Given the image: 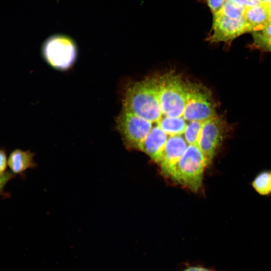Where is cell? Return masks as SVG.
<instances>
[{"label":"cell","mask_w":271,"mask_h":271,"mask_svg":"<svg viewBox=\"0 0 271 271\" xmlns=\"http://www.w3.org/2000/svg\"><path fill=\"white\" fill-rule=\"evenodd\" d=\"M211 91L175 72L127 85L115 127L127 149L159 163L168 142L180 140L214 157L231 127L217 113Z\"/></svg>","instance_id":"obj_1"},{"label":"cell","mask_w":271,"mask_h":271,"mask_svg":"<svg viewBox=\"0 0 271 271\" xmlns=\"http://www.w3.org/2000/svg\"><path fill=\"white\" fill-rule=\"evenodd\" d=\"M208 165L206 159L196 146H190L174 166L169 176L193 191L200 189L203 173Z\"/></svg>","instance_id":"obj_2"},{"label":"cell","mask_w":271,"mask_h":271,"mask_svg":"<svg viewBox=\"0 0 271 271\" xmlns=\"http://www.w3.org/2000/svg\"><path fill=\"white\" fill-rule=\"evenodd\" d=\"M42 52L44 59L52 67L65 71L74 65L77 56V48L69 37L57 34L44 42Z\"/></svg>","instance_id":"obj_3"},{"label":"cell","mask_w":271,"mask_h":271,"mask_svg":"<svg viewBox=\"0 0 271 271\" xmlns=\"http://www.w3.org/2000/svg\"><path fill=\"white\" fill-rule=\"evenodd\" d=\"M212 26L207 40L211 43L231 42L252 31L244 18L231 19L218 13L213 15Z\"/></svg>","instance_id":"obj_4"},{"label":"cell","mask_w":271,"mask_h":271,"mask_svg":"<svg viewBox=\"0 0 271 271\" xmlns=\"http://www.w3.org/2000/svg\"><path fill=\"white\" fill-rule=\"evenodd\" d=\"M34 153L30 151L16 149L10 154L8 159V165L14 174L23 173L37 164L34 161Z\"/></svg>","instance_id":"obj_5"},{"label":"cell","mask_w":271,"mask_h":271,"mask_svg":"<svg viewBox=\"0 0 271 271\" xmlns=\"http://www.w3.org/2000/svg\"><path fill=\"white\" fill-rule=\"evenodd\" d=\"M244 18L251 29V32L259 30L271 19L268 7L259 4L244 9Z\"/></svg>","instance_id":"obj_6"},{"label":"cell","mask_w":271,"mask_h":271,"mask_svg":"<svg viewBox=\"0 0 271 271\" xmlns=\"http://www.w3.org/2000/svg\"><path fill=\"white\" fill-rule=\"evenodd\" d=\"M253 189L261 196L271 195V170H264L258 173L251 183Z\"/></svg>","instance_id":"obj_7"},{"label":"cell","mask_w":271,"mask_h":271,"mask_svg":"<svg viewBox=\"0 0 271 271\" xmlns=\"http://www.w3.org/2000/svg\"><path fill=\"white\" fill-rule=\"evenodd\" d=\"M244 9L229 0H225L223 7L217 13L231 19H239L244 17Z\"/></svg>","instance_id":"obj_8"},{"label":"cell","mask_w":271,"mask_h":271,"mask_svg":"<svg viewBox=\"0 0 271 271\" xmlns=\"http://www.w3.org/2000/svg\"><path fill=\"white\" fill-rule=\"evenodd\" d=\"M252 34L255 48L264 52H271V38L265 37L256 31L252 32Z\"/></svg>","instance_id":"obj_9"},{"label":"cell","mask_w":271,"mask_h":271,"mask_svg":"<svg viewBox=\"0 0 271 271\" xmlns=\"http://www.w3.org/2000/svg\"><path fill=\"white\" fill-rule=\"evenodd\" d=\"M213 15L219 11L225 0H203Z\"/></svg>","instance_id":"obj_10"},{"label":"cell","mask_w":271,"mask_h":271,"mask_svg":"<svg viewBox=\"0 0 271 271\" xmlns=\"http://www.w3.org/2000/svg\"><path fill=\"white\" fill-rule=\"evenodd\" d=\"M234 4L244 9L261 4L258 0H229Z\"/></svg>","instance_id":"obj_11"},{"label":"cell","mask_w":271,"mask_h":271,"mask_svg":"<svg viewBox=\"0 0 271 271\" xmlns=\"http://www.w3.org/2000/svg\"><path fill=\"white\" fill-rule=\"evenodd\" d=\"M14 174L13 172L9 171L0 174V192L8 181L14 177Z\"/></svg>","instance_id":"obj_12"},{"label":"cell","mask_w":271,"mask_h":271,"mask_svg":"<svg viewBox=\"0 0 271 271\" xmlns=\"http://www.w3.org/2000/svg\"><path fill=\"white\" fill-rule=\"evenodd\" d=\"M256 32H258L265 37L271 38V19L267 22L259 30Z\"/></svg>","instance_id":"obj_13"},{"label":"cell","mask_w":271,"mask_h":271,"mask_svg":"<svg viewBox=\"0 0 271 271\" xmlns=\"http://www.w3.org/2000/svg\"><path fill=\"white\" fill-rule=\"evenodd\" d=\"M7 165L8 160L5 151L0 149V174L6 171Z\"/></svg>","instance_id":"obj_14"},{"label":"cell","mask_w":271,"mask_h":271,"mask_svg":"<svg viewBox=\"0 0 271 271\" xmlns=\"http://www.w3.org/2000/svg\"><path fill=\"white\" fill-rule=\"evenodd\" d=\"M183 271H215L211 269L199 266H192L188 267Z\"/></svg>","instance_id":"obj_15"},{"label":"cell","mask_w":271,"mask_h":271,"mask_svg":"<svg viewBox=\"0 0 271 271\" xmlns=\"http://www.w3.org/2000/svg\"><path fill=\"white\" fill-rule=\"evenodd\" d=\"M259 3L266 6H269L271 5V0H258Z\"/></svg>","instance_id":"obj_16"},{"label":"cell","mask_w":271,"mask_h":271,"mask_svg":"<svg viewBox=\"0 0 271 271\" xmlns=\"http://www.w3.org/2000/svg\"><path fill=\"white\" fill-rule=\"evenodd\" d=\"M268 9H269V13H270V16H271V5L269 6H268Z\"/></svg>","instance_id":"obj_17"}]
</instances>
